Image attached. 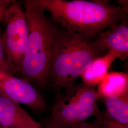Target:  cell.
<instances>
[{"label":"cell","instance_id":"obj_16","mask_svg":"<svg viewBox=\"0 0 128 128\" xmlns=\"http://www.w3.org/2000/svg\"><path fill=\"white\" fill-rule=\"evenodd\" d=\"M0 128H6V127H5L3 125H2V124H0Z\"/></svg>","mask_w":128,"mask_h":128},{"label":"cell","instance_id":"obj_6","mask_svg":"<svg viewBox=\"0 0 128 128\" xmlns=\"http://www.w3.org/2000/svg\"><path fill=\"white\" fill-rule=\"evenodd\" d=\"M0 95L40 113L50 110L43 96L32 84L22 78L1 71Z\"/></svg>","mask_w":128,"mask_h":128},{"label":"cell","instance_id":"obj_2","mask_svg":"<svg viewBox=\"0 0 128 128\" xmlns=\"http://www.w3.org/2000/svg\"><path fill=\"white\" fill-rule=\"evenodd\" d=\"M28 36L22 78L43 90L50 84L51 57L60 26L35 0L23 2Z\"/></svg>","mask_w":128,"mask_h":128},{"label":"cell","instance_id":"obj_17","mask_svg":"<svg viewBox=\"0 0 128 128\" xmlns=\"http://www.w3.org/2000/svg\"><path fill=\"white\" fill-rule=\"evenodd\" d=\"M45 128H49V127H47V126H46V127H45Z\"/></svg>","mask_w":128,"mask_h":128},{"label":"cell","instance_id":"obj_1","mask_svg":"<svg viewBox=\"0 0 128 128\" xmlns=\"http://www.w3.org/2000/svg\"><path fill=\"white\" fill-rule=\"evenodd\" d=\"M60 27L78 33L87 40L128 20V8L108 1L35 0Z\"/></svg>","mask_w":128,"mask_h":128},{"label":"cell","instance_id":"obj_12","mask_svg":"<svg viewBox=\"0 0 128 128\" xmlns=\"http://www.w3.org/2000/svg\"><path fill=\"white\" fill-rule=\"evenodd\" d=\"M94 122L99 128H128L110 119L104 112H102Z\"/></svg>","mask_w":128,"mask_h":128},{"label":"cell","instance_id":"obj_4","mask_svg":"<svg viewBox=\"0 0 128 128\" xmlns=\"http://www.w3.org/2000/svg\"><path fill=\"white\" fill-rule=\"evenodd\" d=\"M63 93H57L46 126L50 128H71L86 122L92 117L97 118L102 113L96 88L82 82H75Z\"/></svg>","mask_w":128,"mask_h":128},{"label":"cell","instance_id":"obj_5","mask_svg":"<svg viewBox=\"0 0 128 128\" xmlns=\"http://www.w3.org/2000/svg\"><path fill=\"white\" fill-rule=\"evenodd\" d=\"M1 42L12 74L22 77L23 58L28 40V27L24 10L14 0L5 15Z\"/></svg>","mask_w":128,"mask_h":128},{"label":"cell","instance_id":"obj_14","mask_svg":"<svg viewBox=\"0 0 128 128\" xmlns=\"http://www.w3.org/2000/svg\"><path fill=\"white\" fill-rule=\"evenodd\" d=\"M14 2L12 0H0V23L4 20L6 12Z\"/></svg>","mask_w":128,"mask_h":128},{"label":"cell","instance_id":"obj_15","mask_svg":"<svg viewBox=\"0 0 128 128\" xmlns=\"http://www.w3.org/2000/svg\"><path fill=\"white\" fill-rule=\"evenodd\" d=\"M71 128H99V127L96 123L93 122H84Z\"/></svg>","mask_w":128,"mask_h":128},{"label":"cell","instance_id":"obj_3","mask_svg":"<svg viewBox=\"0 0 128 128\" xmlns=\"http://www.w3.org/2000/svg\"><path fill=\"white\" fill-rule=\"evenodd\" d=\"M98 57L91 40L60 26L49 72L50 84L54 91L58 93L73 85L92 62Z\"/></svg>","mask_w":128,"mask_h":128},{"label":"cell","instance_id":"obj_11","mask_svg":"<svg viewBox=\"0 0 128 128\" xmlns=\"http://www.w3.org/2000/svg\"><path fill=\"white\" fill-rule=\"evenodd\" d=\"M99 100L104 103V112L109 118L128 128V93L101 98Z\"/></svg>","mask_w":128,"mask_h":128},{"label":"cell","instance_id":"obj_10","mask_svg":"<svg viewBox=\"0 0 128 128\" xmlns=\"http://www.w3.org/2000/svg\"><path fill=\"white\" fill-rule=\"evenodd\" d=\"M96 86L99 99L128 93V73L122 72H108Z\"/></svg>","mask_w":128,"mask_h":128},{"label":"cell","instance_id":"obj_9","mask_svg":"<svg viewBox=\"0 0 128 128\" xmlns=\"http://www.w3.org/2000/svg\"><path fill=\"white\" fill-rule=\"evenodd\" d=\"M118 58L113 52H107L106 54L94 60L82 72L80 78L86 85L96 87L98 83L107 74L111 64Z\"/></svg>","mask_w":128,"mask_h":128},{"label":"cell","instance_id":"obj_8","mask_svg":"<svg viewBox=\"0 0 128 128\" xmlns=\"http://www.w3.org/2000/svg\"><path fill=\"white\" fill-rule=\"evenodd\" d=\"M0 124L7 128H45L20 104L0 95Z\"/></svg>","mask_w":128,"mask_h":128},{"label":"cell","instance_id":"obj_7","mask_svg":"<svg viewBox=\"0 0 128 128\" xmlns=\"http://www.w3.org/2000/svg\"><path fill=\"white\" fill-rule=\"evenodd\" d=\"M91 40L92 45L99 56L104 55L105 51L113 52L122 61L128 56V20L100 33Z\"/></svg>","mask_w":128,"mask_h":128},{"label":"cell","instance_id":"obj_13","mask_svg":"<svg viewBox=\"0 0 128 128\" xmlns=\"http://www.w3.org/2000/svg\"><path fill=\"white\" fill-rule=\"evenodd\" d=\"M0 71L12 74L2 48L1 42V35H0Z\"/></svg>","mask_w":128,"mask_h":128}]
</instances>
